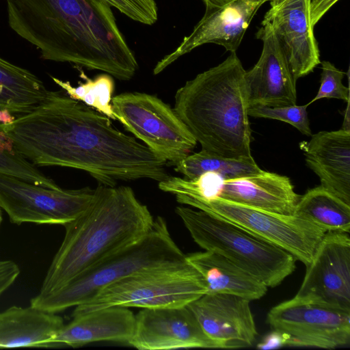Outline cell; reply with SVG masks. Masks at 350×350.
<instances>
[{
    "label": "cell",
    "mask_w": 350,
    "mask_h": 350,
    "mask_svg": "<svg viewBox=\"0 0 350 350\" xmlns=\"http://www.w3.org/2000/svg\"><path fill=\"white\" fill-rule=\"evenodd\" d=\"M0 128L16 151L36 166L81 170L109 187L118 180L160 182L170 176L166 161L63 90H49L31 111Z\"/></svg>",
    "instance_id": "6da1fadb"
},
{
    "label": "cell",
    "mask_w": 350,
    "mask_h": 350,
    "mask_svg": "<svg viewBox=\"0 0 350 350\" xmlns=\"http://www.w3.org/2000/svg\"><path fill=\"white\" fill-rule=\"evenodd\" d=\"M8 23L45 60L129 80L138 63L103 0H6Z\"/></svg>",
    "instance_id": "7a4b0ae2"
},
{
    "label": "cell",
    "mask_w": 350,
    "mask_h": 350,
    "mask_svg": "<svg viewBox=\"0 0 350 350\" xmlns=\"http://www.w3.org/2000/svg\"><path fill=\"white\" fill-rule=\"evenodd\" d=\"M154 221L130 187L98 184L88 207L64 225V237L38 293L61 288L105 258L139 241Z\"/></svg>",
    "instance_id": "3957f363"
},
{
    "label": "cell",
    "mask_w": 350,
    "mask_h": 350,
    "mask_svg": "<svg viewBox=\"0 0 350 350\" xmlns=\"http://www.w3.org/2000/svg\"><path fill=\"white\" fill-rule=\"evenodd\" d=\"M245 71L236 53H231L179 88L173 109L202 149L252 161Z\"/></svg>",
    "instance_id": "277c9868"
},
{
    "label": "cell",
    "mask_w": 350,
    "mask_h": 350,
    "mask_svg": "<svg viewBox=\"0 0 350 350\" xmlns=\"http://www.w3.org/2000/svg\"><path fill=\"white\" fill-rule=\"evenodd\" d=\"M186 255L172 239L166 221L157 217L139 241L105 258L61 288L38 293L30 306L53 313L80 305L107 285L135 272L187 264Z\"/></svg>",
    "instance_id": "5b68a950"
},
{
    "label": "cell",
    "mask_w": 350,
    "mask_h": 350,
    "mask_svg": "<svg viewBox=\"0 0 350 350\" xmlns=\"http://www.w3.org/2000/svg\"><path fill=\"white\" fill-rule=\"evenodd\" d=\"M175 211L200 247L224 256L267 287L278 286L296 268L290 253L225 219L185 206Z\"/></svg>",
    "instance_id": "8992f818"
},
{
    "label": "cell",
    "mask_w": 350,
    "mask_h": 350,
    "mask_svg": "<svg viewBox=\"0 0 350 350\" xmlns=\"http://www.w3.org/2000/svg\"><path fill=\"white\" fill-rule=\"evenodd\" d=\"M202 275L187 264L143 269L116 280L87 301L72 316L109 306L155 308L187 306L206 294Z\"/></svg>",
    "instance_id": "52a82bcc"
},
{
    "label": "cell",
    "mask_w": 350,
    "mask_h": 350,
    "mask_svg": "<svg viewBox=\"0 0 350 350\" xmlns=\"http://www.w3.org/2000/svg\"><path fill=\"white\" fill-rule=\"evenodd\" d=\"M111 105L125 129L166 161L167 165L175 166L197 144L174 109L155 96L122 93L112 97Z\"/></svg>",
    "instance_id": "ba28073f"
},
{
    "label": "cell",
    "mask_w": 350,
    "mask_h": 350,
    "mask_svg": "<svg viewBox=\"0 0 350 350\" xmlns=\"http://www.w3.org/2000/svg\"><path fill=\"white\" fill-rule=\"evenodd\" d=\"M189 206L225 219L282 248L307 267L326 232L295 215L255 208L218 197L192 202Z\"/></svg>",
    "instance_id": "9c48e42d"
},
{
    "label": "cell",
    "mask_w": 350,
    "mask_h": 350,
    "mask_svg": "<svg viewBox=\"0 0 350 350\" xmlns=\"http://www.w3.org/2000/svg\"><path fill=\"white\" fill-rule=\"evenodd\" d=\"M95 189L48 188L0 172V208L12 224L62 225L90 205Z\"/></svg>",
    "instance_id": "30bf717a"
},
{
    "label": "cell",
    "mask_w": 350,
    "mask_h": 350,
    "mask_svg": "<svg viewBox=\"0 0 350 350\" xmlns=\"http://www.w3.org/2000/svg\"><path fill=\"white\" fill-rule=\"evenodd\" d=\"M267 321L286 346L335 349L349 343L350 310L295 296L273 306Z\"/></svg>",
    "instance_id": "8fae6325"
},
{
    "label": "cell",
    "mask_w": 350,
    "mask_h": 350,
    "mask_svg": "<svg viewBox=\"0 0 350 350\" xmlns=\"http://www.w3.org/2000/svg\"><path fill=\"white\" fill-rule=\"evenodd\" d=\"M306 268L296 297L350 310L349 233L326 232Z\"/></svg>",
    "instance_id": "7c38bea8"
},
{
    "label": "cell",
    "mask_w": 350,
    "mask_h": 350,
    "mask_svg": "<svg viewBox=\"0 0 350 350\" xmlns=\"http://www.w3.org/2000/svg\"><path fill=\"white\" fill-rule=\"evenodd\" d=\"M128 343L140 350L219 348L204 333L188 305L143 308L135 315Z\"/></svg>",
    "instance_id": "4fadbf2b"
},
{
    "label": "cell",
    "mask_w": 350,
    "mask_h": 350,
    "mask_svg": "<svg viewBox=\"0 0 350 350\" xmlns=\"http://www.w3.org/2000/svg\"><path fill=\"white\" fill-rule=\"evenodd\" d=\"M270 0H230L215 8L206 9L201 20L180 45L156 64L158 75L181 56L205 44L221 45L236 53L245 33L258 9Z\"/></svg>",
    "instance_id": "5bb4252c"
},
{
    "label": "cell",
    "mask_w": 350,
    "mask_h": 350,
    "mask_svg": "<svg viewBox=\"0 0 350 350\" xmlns=\"http://www.w3.org/2000/svg\"><path fill=\"white\" fill-rule=\"evenodd\" d=\"M250 301L232 294L206 293L188 306L219 348H241L252 346L258 335Z\"/></svg>",
    "instance_id": "9a60e30c"
},
{
    "label": "cell",
    "mask_w": 350,
    "mask_h": 350,
    "mask_svg": "<svg viewBox=\"0 0 350 350\" xmlns=\"http://www.w3.org/2000/svg\"><path fill=\"white\" fill-rule=\"evenodd\" d=\"M261 24L257 37L262 50L257 63L245 73L249 107L295 105L296 80L272 29Z\"/></svg>",
    "instance_id": "2e32d148"
},
{
    "label": "cell",
    "mask_w": 350,
    "mask_h": 350,
    "mask_svg": "<svg viewBox=\"0 0 350 350\" xmlns=\"http://www.w3.org/2000/svg\"><path fill=\"white\" fill-rule=\"evenodd\" d=\"M309 0H283L271 5L262 23L272 29L295 80L321 63L317 42L308 13Z\"/></svg>",
    "instance_id": "e0dca14e"
},
{
    "label": "cell",
    "mask_w": 350,
    "mask_h": 350,
    "mask_svg": "<svg viewBox=\"0 0 350 350\" xmlns=\"http://www.w3.org/2000/svg\"><path fill=\"white\" fill-rule=\"evenodd\" d=\"M218 197L255 208L282 215H293L299 196L286 176L263 171L255 175L221 179L215 186L189 201Z\"/></svg>",
    "instance_id": "ac0fdd59"
},
{
    "label": "cell",
    "mask_w": 350,
    "mask_h": 350,
    "mask_svg": "<svg viewBox=\"0 0 350 350\" xmlns=\"http://www.w3.org/2000/svg\"><path fill=\"white\" fill-rule=\"evenodd\" d=\"M302 149L321 185L350 205V130L320 131Z\"/></svg>",
    "instance_id": "d6986e66"
},
{
    "label": "cell",
    "mask_w": 350,
    "mask_h": 350,
    "mask_svg": "<svg viewBox=\"0 0 350 350\" xmlns=\"http://www.w3.org/2000/svg\"><path fill=\"white\" fill-rule=\"evenodd\" d=\"M53 340V347H80L98 341L127 342L135 327V315L126 307L109 306L72 316Z\"/></svg>",
    "instance_id": "ffe728a7"
},
{
    "label": "cell",
    "mask_w": 350,
    "mask_h": 350,
    "mask_svg": "<svg viewBox=\"0 0 350 350\" xmlns=\"http://www.w3.org/2000/svg\"><path fill=\"white\" fill-rule=\"evenodd\" d=\"M64 325L57 313L12 306L0 312V348H52Z\"/></svg>",
    "instance_id": "44dd1931"
},
{
    "label": "cell",
    "mask_w": 350,
    "mask_h": 350,
    "mask_svg": "<svg viewBox=\"0 0 350 350\" xmlns=\"http://www.w3.org/2000/svg\"><path fill=\"white\" fill-rule=\"evenodd\" d=\"M187 262L202 275L206 293H228L250 301L262 297L268 287L224 256L204 251L186 255Z\"/></svg>",
    "instance_id": "7402d4cb"
},
{
    "label": "cell",
    "mask_w": 350,
    "mask_h": 350,
    "mask_svg": "<svg viewBox=\"0 0 350 350\" xmlns=\"http://www.w3.org/2000/svg\"><path fill=\"white\" fill-rule=\"evenodd\" d=\"M49 90L29 70L0 57V109L19 116L31 111Z\"/></svg>",
    "instance_id": "603a6c76"
},
{
    "label": "cell",
    "mask_w": 350,
    "mask_h": 350,
    "mask_svg": "<svg viewBox=\"0 0 350 350\" xmlns=\"http://www.w3.org/2000/svg\"><path fill=\"white\" fill-rule=\"evenodd\" d=\"M293 214L315 224L326 232H350V205L321 185L308 189L299 197Z\"/></svg>",
    "instance_id": "cb8c5ba5"
},
{
    "label": "cell",
    "mask_w": 350,
    "mask_h": 350,
    "mask_svg": "<svg viewBox=\"0 0 350 350\" xmlns=\"http://www.w3.org/2000/svg\"><path fill=\"white\" fill-rule=\"evenodd\" d=\"M174 171L188 179H194L206 173L218 175L222 180L236 178L262 173L255 161H239L222 157L202 149L188 154L175 166Z\"/></svg>",
    "instance_id": "d4e9b609"
},
{
    "label": "cell",
    "mask_w": 350,
    "mask_h": 350,
    "mask_svg": "<svg viewBox=\"0 0 350 350\" xmlns=\"http://www.w3.org/2000/svg\"><path fill=\"white\" fill-rule=\"evenodd\" d=\"M81 77L85 79V82L79 83L77 87L72 86L69 81L52 76L51 79L70 98L120 122L119 116L114 112L111 105L114 82L111 75L103 74L94 79H90L81 72Z\"/></svg>",
    "instance_id": "484cf974"
},
{
    "label": "cell",
    "mask_w": 350,
    "mask_h": 350,
    "mask_svg": "<svg viewBox=\"0 0 350 350\" xmlns=\"http://www.w3.org/2000/svg\"><path fill=\"white\" fill-rule=\"evenodd\" d=\"M0 172L18 177L27 182L42 187L59 188L15 149L11 139L0 128Z\"/></svg>",
    "instance_id": "4316f807"
},
{
    "label": "cell",
    "mask_w": 350,
    "mask_h": 350,
    "mask_svg": "<svg viewBox=\"0 0 350 350\" xmlns=\"http://www.w3.org/2000/svg\"><path fill=\"white\" fill-rule=\"evenodd\" d=\"M308 105L283 107H249L247 113L253 118L278 120L286 122L306 136L312 135L308 116Z\"/></svg>",
    "instance_id": "83f0119b"
},
{
    "label": "cell",
    "mask_w": 350,
    "mask_h": 350,
    "mask_svg": "<svg viewBox=\"0 0 350 350\" xmlns=\"http://www.w3.org/2000/svg\"><path fill=\"white\" fill-rule=\"evenodd\" d=\"M321 70L319 91L314 98L307 105H310L324 98L349 101L350 98L349 88L345 86L342 82L345 73L328 61L321 62Z\"/></svg>",
    "instance_id": "f1b7e54d"
},
{
    "label": "cell",
    "mask_w": 350,
    "mask_h": 350,
    "mask_svg": "<svg viewBox=\"0 0 350 350\" xmlns=\"http://www.w3.org/2000/svg\"><path fill=\"white\" fill-rule=\"evenodd\" d=\"M103 1L136 22L151 25L157 21V6L154 0Z\"/></svg>",
    "instance_id": "f546056e"
},
{
    "label": "cell",
    "mask_w": 350,
    "mask_h": 350,
    "mask_svg": "<svg viewBox=\"0 0 350 350\" xmlns=\"http://www.w3.org/2000/svg\"><path fill=\"white\" fill-rule=\"evenodd\" d=\"M20 273V268L14 261L0 260V297L14 283Z\"/></svg>",
    "instance_id": "4dcf8cb0"
},
{
    "label": "cell",
    "mask_w": 350,
    "mask_h": 350,
    "mask_svg": "<svg viewBox=\"0 0 350 350\" xmlns=\"http://www.w3.org/2000/svg\"><path fill=\"white\" fill-rule=\"evenodd\" d=\"M339 0H309L308 13L312 26L320 21L325 13Z\"/></svg>",
    "instance_id": "1f68e13d"
},
{
    "label": "cell",
    "mask_w": 350,
    "mask_h": 350,
    "mask_svg": "<svg viewBox=\"0 0 350 350\" xmlns=\"http://www.w3.org/2000/svg\"><path fill=\"white\" fill-rule=\"evenodd\" d=\"M282 346H286L283 334L278 330L273 329L258 344L257 348L260 349H272Z\"/></svg>",
    "instance_id": "d6a6232c"
},
{
    "label": "cell",
    "mask_w": 350,
    "mask_h": 350,
    "mask_svg": "<svg viewBox=\"0 0 350 350\" xmlns=\"http://www.w3.org/2000/svg\"><path fill=\"white\" fill-rule=\"evenodd\" d=\"M206 5V9L221 6L230 0H202Z\"/></svg>",
    "instance_id": "836d02e7"
},
{
    "label": "cell",
    "mask_w": 350,
    "mask_h": 350,
    "mask_svg": "<svg viewBox=\"0 0 350 350\" xmlns=\"http://www.w3.org/2000/svg\"><path fill=\"white\" fill-rule=\"evenodd\" d=\"M282 1H283V0H270L271 6L278 4L280 2H281Z\"/></svg>",
    "instance_id": "e575fe53"
},
{
    "label": "cell",
    "mask_w": 350,
    "mask_h": 350,
    "mask_svg": "<svg viewBox=\"0 0 350 350\" xmlns=\"http://www.w3.org/2000/svg\"><path fill=\"white\" fill-rule=\"evenodd\" d=\"M2 221V214H1V208H0V226Z\"/></svg>",
    "instance_id": "d590c367"
}]
</instances>
